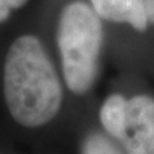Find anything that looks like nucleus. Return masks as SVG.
<instances>
[{
    "label": "nucleus",
    "instance_id": "1",
    "mask_svg": "<svg viewBox=\"0 0 154 154\" xmlns=\"http://www.w3.org/2000/svg\"><path fill=\"white\" fill-rule=\"evenodd\" d=\"M62 86L38 38L18 37L4 64V95L12 117L25 127H38L54 118L62 104Z\"/></svg>",
    "mask_w": 154,
    "mask_h": 154
},
{
    "label": "nucleus",
    "instance_id": "2",
    "mask_svg": "<svg viewBox=\"0 0 154 154\" xmlns=\"http://www.w3.org/2000/svg\"><path fill=\"white\" fill-rule=\"evenodd\" d=\"M57 40L67 86L75 94H85L98 73L103 42L100 17L85 3L68 4L60 14Z\"/></svg>",
    "mask_w": 154,
    "mask_h": 154
},
{
    "label": "nucleus",
    "instance_id": "3",
    "mask_svg": "<svg viewBox=\"0 0 154 154\" xmlns=\"http://www.w3.org/2000/svg\"><path fill=\"white\" fill-rule=\"evenodd\" d=\"M127 154H154V99L137 95L127 100V116L121 137Z\"/></svg>",
    "mask_w": 154,
    "mask_h": 154
},
{
    "label": "nucleus",
    "instance_id": "4",
    "mask_svg": "<svg viewBox=\"0 0 154 154\" xmlns=\"http://www.w3.org/2000/svg\"><path fill=\"white\" fill-rule=\"evenodd\" d=\"M91 7L100 18L128 23L137 31H145L149 19L144 0H90Z\"/></svg>",
    "mask_w": 154,
    "mask_h": 154
},
{
    "label": "nucleus",
    "instance_id": "5",
    "mask_svg": "<svg viewBox=\"0 0 154 154\" xmlns=\"http://www.w3.org/2000/svg\"><path fill=\"white\" fill-rule=\"evenodd\" d=\"M127 116V100L122 95L113 94L100 108V122L113 137L121 140Z\"/></svg>",
    "mask_w": 154,
    "mask_h": 154
},
{
    "label": "nucleus",
    "instance_id": "6",
    "mask_svg": "<svg viewBox=\"0 0 154 154\" xmlns=\"http://www.w3.org/2000/svg\"><path fill=\"white\" fill-rule=\"evenodd\" d=\"M84 154H121L109 140L102 135H91L85 141Z\"/></svg>",
    "mask_w": 154,
    "mask_h": 154
},
{
    "label": "nucleus",
    "instance_id": "7",
    "mask_svg": "<svg viewBox=\"0 0 154 154\" xmlns=\"http://www.w3.org/2000/svg\"><path fill=\"white\" fill-rule=\"evenodd\" d=\"M27 0H0V22H4L9 17L12 9L21 8Z\"/></svg>",
    "mask_w": 154,
    "mask_h": 154
},
{
    "label": "nucleus",
    "instance_id": "8",
    "mask_svg": "<svg viewBox=\"0 0 154 154\" xmlns=\"http://www.w3.org/2000/svg\"><path fill=\"white\" fill-rule=\"evenodd\" d=\"M144 4H145V11L149 22L154 23V0H144Z\"/></svg>",
    "mask_w": 154,
    "mask_h": 154
}]
</instances>
